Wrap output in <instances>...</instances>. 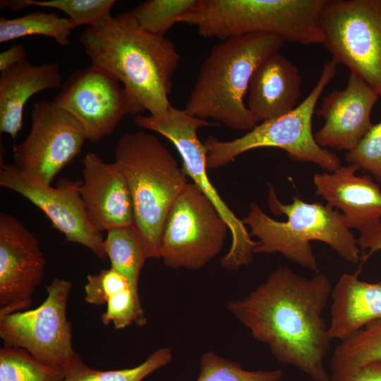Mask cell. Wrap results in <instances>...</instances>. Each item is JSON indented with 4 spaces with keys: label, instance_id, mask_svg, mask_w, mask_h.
<instances>
[{
    "label": "cell",
    "instance_id": "1",
    "mask_svg": "<svg viewBox=\"0 0 381 381\" xmlns=\"http://www.w3.org/2000/svg\"><path fill=\"white\" fill-rule=\"evenodd\" d=\"M332 287L324 273L306 278L279 266L246 296L229 301L227 308L278 361L313 381H331L324 362L332 339L323 312Z\"/></svg>",
    "mask_w": 381,
    "mask_h": 381
},
{
    "label": "cell",
    "instance_id": "2",
    "mask_svg": "<svg viewBox=\"0 0 381 381\" xmlns=\"http://www.w3.org/2000/svg\"><path fill=\"white\" fill-rule=\"evenodd\" d=\"M80 42L92 67L123 84L129 114L159 116L171 106L179 54L169 39L140 29L130 11L88 26Z\"/></svg>",
    "mask_w": 381,
    "mask_h": 381
},
{
    "label": "cell",
    "instance_id": "3",
    "mask_svg": "<svg viewBox=\"0 0 381 381\" xmlns=\"http://www.w3.org/2000/svg\"><path fill=\"white\" fill-rule=\"evenodd\" d=\"M284 43L275 35L255 32L222 40L213 46L200 64L184 110L232 130L248 132L253 129L257 124L244 102L245 95L258 66L279 52Z\"/></svg>",
    "mask_w": 381,
    "mask_h": 381
},
{
    "label": "cell",
    "instance_id": "4",
    "mask_svg": "<svg viewBox=\"0 0 381 381\" xmlns=\"http://www.w3.org/2000/svg\"><path fill=\"white\" fill-rule=\"evenodd\" d=\"M268 204L274 214H284L286 222L270 217L255 202L241 220L250 229L258 246L255 254L278 253L315 273L319 272L312 241L330 246L342 259L353 264L361 262L357 238L346 226L342 214L322 202H307L297 196L290 204L278 199L274 188L269 185Z\"/></svg>",
    "mask_w": 381,
    "mask_h": 381
},
{
    "label": "cell",
    "instance_id": "5",
    "mask_svg": "<svg viewBox=\"0 0 381 381\" xmlns=\"http://www.w3.org/2000/svg\"><path fill=\"white\" fill-rule=\"evenodd\" d=\"M117 165L133 200L135 228L147 258H159L162 234L168 213L188 183L171 152L154 135L126 133L114 150Z\"/></svg>",
    "mask_w": 381,
    "mask_h": 381
},
{
    "label": "cell",
    "instance_id": "6",
    "mask_svg": "<svg viewBox=\"0 0 381 381\" xmlns=\"http://www.w3.org/2000/svg\"><path fill=\"white\" fill-rule=\"evenodd\" d=\"M327 0H198L179 23L206 38L225 40L250 33L275 35L284 42L322 44L321 12Z\"/></svg>",
    "mask_w": 381,
    "mask_h": 381
},
{
    "label": "cell",
    "instance_id": "7",
    "mask_svg": "<svg viewBox=\"0 0 381 381\" xmlns=\"http://www.w3.org/2000/svg\"><path fill=\"white\" fill-rule=\"evenodd\" d=\"M338 64L327 61L315 85L299 104L289 113L257 124L243 135L222 141L210 136L205 145L207 169H216L232 162L238 155L260 147H277L298 162H313L327 172L341 167L337 155L320 147L312 131L315 106L325 87L337 73Z\"/></svg>",
    "mask_w": 381,
    "mask_h": 381
},
{
    "label": "cell",
    "instance_id": "8",
    "mask_svg": "<svg viewBox=\"0 0 381 381\" xmlns=\"http://www.w3.org/2000/svg\"><path fill=\"white\" fill-rule=\"evenodd\" d=\"M140 128L158 133L171 141L182 159V171L200 189L227 223L231 235V245L222 258V268L234 271L250 265L258 242L253 241L242 220L229 208L210 182L206 165L207 150L198 137L199 128L210 125L207 120L188 114L184 109L172 105L161 116L134 118Z\"/></svg>",
    "mask_w": 381,
    "mask_h": 381
},
{
    "label": "cell",
    "instance_id": "9",
    "mask_svg": "<svg viewBox=\"0 0 381 381\" xmlns=\"http://www.w3.org/2000/svg\"><path fill=\"white\" fill-rule=\"evenodd\" d=\"M321 25L332 59L381 97V0H327Z\"/></svg>",
    "mask_w": 381,
    "mask_h": 381
},
{
    "label": "cell",
    "instance_id": "10",
    "mask_svg": "<svg viewBox=\"0 0 381 381\" xmlns=\"http://www.w3.org/2000/svg\"><path fill=\"white\" fill-rule=\"evenodd\" d=\"M229 231L214 205L188 183L165 220L159 258L174 269L199 270L220 253Z\"/></svg>",
    "mask_w": 381,
    "mask_h": 381
},
{
    "label": "cell",
    "instance_id": "11",
    "mask_svg": "<svg viewBox=\"0 0 381 381\" xmlns=\"http://www.w3.org/2000/svg\"><path fill=\"white\" fill-rule=\"evenodd\" d=\"M72 283L55 278L46 287V299L37 308L0 319L4 346L23 348L41 362L66 373L83 361L72 345L67 303Z\"/></svg>",
    "mask_w": 381,
    "mask_h": 381
},
{
    "label": "cell",
    "instance_id": "12",
    "mask_svg": "<svg viewBox=\"0 0 381 381\" xmlns=\"http://www.w3.org/2000/svg\"><path fill=\"white\" fill-rule=\"evenodd\" d=\"M87 140L82 126L54 101L35 103L28 135L13 148L15 166L51 185L57 174L81 151Z\"/></svg>",
    "mask_w": 381,
    "mask_h": 381
},
{
    "label": "cell",
    "instance_id": "13",
    "mask_svg": "<svg viewBox=\"0 0 381 381\" xmlns=\"http://www.w3.org/2000/svg\"><path fill=\"white\" fill-rule=\"evenodd\" d=\"M0 186L15 191L40 208L67 241L90 249L97 258H107L102 233L91 224L80 195V186L65 180L57 187L41 183L6 164L1 158Z\"/></svg>",
    "mask_w": 381,
    "mask_h": 381
},
{
    "label": "cell",
    "instance_id": "14",
    "mask_svg": "<svg viewBox=\"0 0 381 381\" xmlns=\"http://www.w3.org/2000/svg\"><path fill=\"white\" fill-rule=\"evenodd\" d=\"M54 102L82 126L92 143L111 134L129 114L128 99L120 82L92 66L73 72Z\"/></svg>",
    "mask_w": 381,
    "mask_h": 381
},
{
    "label": "cell",
    "instance_id": "15",
    "mask_svg": "<svg viewBox=\"0 0 381 381\" xmlns=\"http://www.w3.org/2000/svg\"><path fill=\"white\" fill-rule=\"evenodd\" d=\"M40 242L16 217L0 214V319L28 310L44 277Z\"/></svg>",
    "mask_w": 381,
    "mask_h": 381
},
{
    "label": "cell",
    "instance_id": "16",
    "mask_svg": "<svg viewBox=\"0 0 381 381\" xmlns=\"http://www.w3.org/2000/svg\"><path fill=\"white\" fill-rule=\"evenodd\" d=\"M378 94L357 75L350 73L346 87L324 97L317 114L325 120L314 134L322 147L352 150L368 131Z\"/></svg>",
    "mask_w": 381,
    "mask_h": 381
},
{
    "label": "cell",
    "instance_id": "17",
    "mask_svg": "<svg viewBox=\"0 0 381 381\" xmlns=\"http://www.w3.org/2000/svg\"><path fill=\"white\" fill-rule=\"evenodd\" d=\"M81 163L83 182L79 191L92 226L101 233L135 226L131 193L117 165L105 162L95 152L87 153Z\"/></svg>",
    "mask_w": 381,
    "mask_h": 381
},
{
    "label": "cell",
    "instance_id": "18",
    "mask_svg": "<svg viewBox=\"0 0 381 381\" xmlns=\"http://www.w3.org/2000/svg\"><path fill=\"white\" fill-rule=\"evenodd\" d=\"M353 164L315 174V195L341 211L346 226L359 231L381 221V188L369 175L357 176Z\"/></svg>",
    "mask_w": 381,
    "mask_h": 381
},
{
    "label": "cell",
    "instance_id": "19",
    "mask_svg": "<svg viewBox=\"0 0 381 381\" xmlns=\"http://www.w3.org/2000/svg\"><path fill=\"white\" fill-rule=\"evenodd\" d=\"M301 78L298 67L279 52L256 68L248 87L247 107L256 124L283 116L297 106Z\"/></svg>",
    "mask_w": 381,
    "mask_h": 381
},
{
    "label": "cell",
    "instance_id": "20",
    "mask_svg": "<svg viewBox=\"0 0 381 381\" xmlns=\"http://www.w3.org/2000/svg\"><path fill=\"white\" fill-rule=\"evenodd\" d=\"M359 272L342 274L332 287L328 325L332 340L343 341L381 319V278L368 282L358 278Z\"/></svg>",
    "mask_w": 381,
    "mask_h": 381
},
{
    "label": "cell",
    "instance_id": "21",
    "mask_svg": "<svg viewBox=\"0 0 381 381\" xmlns=\"http://www.w3.org/2000/svg\"><path fill=\"white\" fill-rule=\"evenodd\" d=\"M62 86L60 66L56 63L34 65L26 61L0 74V131L16 138L23 126L28 100L37 92Z\"/></svg>",
    "mask_w": 381,
    "mask_h": 381
},
{
    "label": "cell",
    "instance_id": "22",
    "mask_svg": "<svg viewBox=\"0 0 381 381\" xmlns=\"http://www.w3.org/2000/svg\"><path fill=\"white\" fill-rule=\"evenodd\" d=\"M104 246L111 267L126 279L138 306L143 308L138 281L148 258L140 234L135 226L114 228L107 231Z\"/></svg>",
    "mask_w": 381,
    "mask_h": 381
},
{
    "label": "cell",
    "instance_id": "23",
    "mask_svg": "<svg viewBox=\"0 0 381 381\" xmlns=\"http://www.w3.org/2000/svg\"><path fill=\"white\" fill-rule=\"evenodd\" d=\"M375 362L381 363V319L339 341L331 358L330 376L348 374Z\"/></svg>",
    "mask_w": 381,
    "mask_h": 381
},
{
    "label": "cell",
    "instance_id": "24",
    "mask_svg": "<svg viewBox=\"0 0 381 381\" xmlns=\"http://www.w3.org/2000/svg\"><path fill=\"white\" fill-rule=\"evenodd\" d=\"M76 28L68 18L54 12L35 11L18 18H0V43L29 35L51 37L61 46L70 44L72 30Z\"/></svg>",
    "mask_w": 381,
    "mask_h": 381
},
{
    "label": "cell",
    "instance_id": "25",
    "mask_svg": "<svg viewBox=\"0 0 381 381\" xmlns=\"http://www.w3.org/2000/svg\"><path fill=\"white\" fill-rule=\"evenodd\" d=\"M198 3V0H147L138 4L130 13L140 29L164 37Z\"/></svg>",
    "mask_w": 381,
    "mask_h": 381
},
{
    "label": "cell",
    "instance_id": "26",
    "mask_svg": "<svg viewBox=\"0 0 381 381\" xmlns=\"http://www.w3.org/2000/svg\"><path fill=\"white\" fill-rule=\"evenodd\" d=\"M65 375L23 348L4 346L0 349V381H63Z\"/></svg>",
    "mask_w": 381,
    "mask_h": 381
},
{
    "label": "cell",
    "instance_id": "27",
    "mask_svg": "<svg viewBox=\"0 0 381 381\" xmlns=\"http://www.w3.org/2000/svg\"><path fill=\"white\" fill-rule=\"evenodd\" d=\"M172 358L169 348H161L135 367L114 370H96L83 361L68 371L63 381H142L169 363Z\"/></svg>",
    "mask_w": 381,
    "mask_h": 381
},
{
    "label": "cell",
    "instance_id": "28",
    "mask_svg": "<svg viewBox=\"0 0 381 381\" xmlns=\"http://www.w3.org/2000/svg\"><path fill=\"white\" fill-rule=\"evenodd\" d=\"M196 381H285L281 370H246L237 362L212 351L204 353Z\"/></svg>",
    "mask_w": 381,
    "mask_h": 381
},
{
    "label": "cell",
    "instance_id": "29",
    "mask_svg": "<svg viewBox=\"0 0 381 381\" xmlns=\"http://www.w3.org/2000/svg\"><path fill=\"white\" fill-rule=\"evenodd\" d=\"M28 6L52 8L66 13L76 27L93 26L109 19L115 0H27Z\"/></svg>",
    "mask_w": 381,
    "mask_h": 381
},
{
    "label": "cell",
    "instance_id": "30",
    "mask_svg": "<svg viewBox=\"0 0 381 381\" xmlns=\"http://www.w3.org/2000/svg\"><path fill=\"white\" fill-rule=\"evenodd\" d=\"M101 319L104 325L112 323L117 329L125 328L131 323L143 327L147 322L144 310L138 306L130 288L109 298Z\"/></svg>",
    "mask_w": 381,
    "mask_h": 381
},
{
    "label": "cell",
    "instance_id": "31",
    "mask_svg": "<svg viewBox=\"0 0 381 381\" xmlns=\"http://www.w3.org/2000/svg\"><path fill=\"white\" fill-rule=\"evenodd\" d=\"M349 164L372 174L381 182V121L373 124L358 145L346 154Z\"/></svg>",
    "mask_w": 381,
    "mask_h": 381
},
{
    "label": "cell",
    "instance_id": "32",
    "mask_svg": "<svg viewBox=\"0 0 381 381\" xmlns=\"http://www.w3.org/2000/svg\"><path fill=\"white\" fill-rule=\"evenodd\" d=\"M130 288L126 279L110 267L96 274H89L85 284V301L94 306L107 304L111 296Z\"/></svg>",
    "mask_w": 381,
    "mask_h": 381
},
{
    "label": "cell",
    "instance_id": "33",
    "mask_svg": "<svg viewBox=\"0 0 381 381\" xmlns=\"http://www.w3.org/2000/svg\"><path fill=\"white\" fill-rule=\"evenodd\" d=\"M360 250L368 252L361 256L362 265L374 253L381 250V221L360 231L357 238Z\"/></svg>",
    "mask_w": 381,
    "mask_h": 381
},
{
    "label": "cell",
    "instance_id": "34",
    "mask_svg": "<svg viewBox=\"0 0 381 381\" xmlns=\"http://www.w3.org/2000/svg\"><path fill=\"white\" fill-rule=\"evenodd\" d=\"M331 381H381V363H369L354 372L331 377Z\"/></svg>",
    "mask_w": 381,
    "mask_h": 381
},
{
    "label": "cell",
    "instance_id": "35",
    "mask_svg": "<svg viewBox=\"0 0 381 381\" xmlns=\"http://www.w3.org/2000/svg\"><path fill=\"white\" fill-rule=\"evenodd\" d=\"M27 60L25 47L23 44H15L0 53V72Z\"/></svg>",
    "mask_w": 381,
    "mask_h": 381
},
{
    "label": "cell",
    "instance_id": "36",
    "mask_svg": "<svg viewBox=\"0 0 381 381\" xmlns=\"http://www.w3.org/2000/svg\"><path fill=\"white\" fill-rule=\"evenodd\" d=\"M26 7H28L27 0H1L0 1L1 9L19 11Z\"/></svg>",
    "mask_w": 381,
    "mask_h": 381
}]
</instances>
